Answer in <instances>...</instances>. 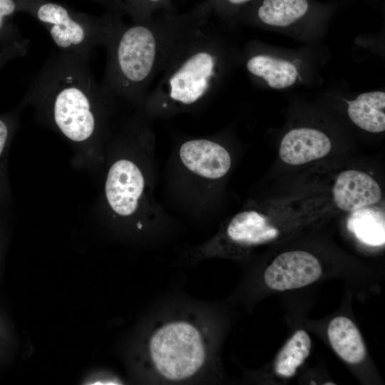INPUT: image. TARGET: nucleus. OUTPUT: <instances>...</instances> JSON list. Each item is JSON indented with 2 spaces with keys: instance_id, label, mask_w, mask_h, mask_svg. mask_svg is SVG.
<instances>
[{
  "instance_id": "obj_1",
  "label": "nucleus",
  "mask_w": 385,
  "mask_h": 385,
  "mask_svg": "<svg viewBox=\"0 0 385 385\" xmlns=\"http://www.w3.org/2000/svg\"><path fill=\"white\" fill-rule=\"evenodd\" d=\"M217 319L211 304L173 299L155 307L130 352L138 380L148 384L211 382L217 377Z\"/></svg>"
},
{
  "instance_id": "obj_2",
  "label": "nucleus",
  "mask_w": 385,
  "mask_h": 385,
  "mask_svg": "<svg viewBox=\"0 0 385 385\" xmlns=\"http://www.w3.org/2000/svg\"><path fill=\"white\" fill-rule=\"evenodd\" d=\"M90 55L61 51L51 55L23 100L46 124L83 148L103 138L113 99L94 77Z\"/></svg>"
},
{
  "instance_id": "obj_3",
  "label": "nucleus",
  "mask_w": 385,
  "mask_h": 385,
  "mask_svg": "<svg viewBox=\"0 0 385 385\" xmlns=\"http://www.w3.org/2000/svg\"><path fill=\"white\" fill-rule=\"evenodd\" d=\"M205 24L206 18L199 14L131 24L120 21L105 46L103 89L113 98L143 106L150 85L179 45Z\"/></svg>"
},
{
  "instance_id": "obj_4",
  "label": "nucleus",
  "mask_w": 385,
  "mask_h": 385,
  "mask_svg": "<svg viewBox=\"0 0 385 385\" xmlns=\"http://www.w3.org/2000/svg\"><path fill=\"white\" fill-rule=\"evenodd\" d=\"M223 48L207 23L177 48L144 103L150 115L195 106L211 95L223 68Z\"/></svg>"
},
{
  "instance_id": "obj_5",
  "label": "nucleus",
  "mask_w": 385,
  "mask_h": 385,
  "mask_svg": "<svg viewBox=\"0 0 385 385\" xmlns=\"http://www.w3.org/2000/svg\"><path fill=\"white\" fill-rule=\"evenodd\" d=\"M20 11L36 19L58 51L90 53L105 47L121 21L117 14L94 16L51 0H21Z\"/></svg>"
},
{
  "instance_id": "obj_6",
  "label": "nucleus",
  "mask_w": 385,
  "mask_h": 385,
  "mask_svg": "<svg viewBox=\"0 0 385 385\" xmlns=\"http://www.w3.org/2000/svg\"><path fill=\"white\" fill-rule=\"evenodd\" d=\"M145 179L138 165L127 158L112 163L105 181V196L113 212L121 217L133 216L144 191Z\"/></svg>"
},
{
  "instance_id": "obj_7",
  "label": "nucleus",
  "mask_w": 385,
  "mask_h": 385,
  "mask_svg": "<svg viewBox=\"0 0 385 385\" xmlns=\"http://www.w3.org/2000/svg\"><path fill=\"white\" fill-rule=\"evenodd\" d=\"M321 274L320 263L314 255L295 250L277 256L265 270L263 278L269 288L284 291L310 284Z\"/></svg>"
},
{
  "instance_id": "obj_8",
  "label": "nucleus",
  "mask_w": 385,
  "mask_h": 385,
  "mask_svg": "<svg viewBox=\"0 0 385 385\" xmlns=\"http://www.w3.org/2000/svg\"><path fill=\"white\" fill-rule=\"evenodd\" d=\"M179 155L186 168L206 179H219L229 171L231 158L220 144L200 138L188 140L180 147Z\"/></svg>"
},
{
  "instance_id": "obj_9",
  "label": "nucleus",
  "mask_w": 385,
  "mask_h": 385,
  "mask_svg": "<svg viewBox=\"0 0 385 385\" xmlns=\"http://www.w3.org/2000/svg\"><path fill=\"white\" fill-rule=\"evenodd\" d=\"M278 234V230L269 223L264 215L255 210L243 211L232 218L223 232L202 245L210 246L227 241L250 247L272 240Z\"/></svg>"
},
{
  "instance_id": "obj_10",
  "label": "nucleus",
  "mask_w": 385,
  "mask_h": 385,
  "mask_svg": "<svg viewBox=\"0 0 385 385\" xmlns=\"http://www.w3.org/2000/svg\"><path fill=\"white\" fill-rule=\"evenodd\" d=\"M333 197L339 209L353 212L378 202L381 197V190L376 181L368 174L349 170L337 178Z\"/></svg>"
},
{
  "instance_id": "obj_11",
  "label": "nucleus",
  "mask_w": 385,
  "mask_h": 385,
  "mask_svg": "<svg viewBox=\"0 0 385 385\" xmlns=\"http://www.w3.org/2000/svg\"><path fill=\"white\" fill-rule=\"evenodd\" d=\"M332 148L329 138L320 130L301 128L289 131L283 137L279 154L290 165H301L327 155Z\"/></svg>"
},
{
  "instance_id": "obj_12",
  "label": "nucleus",
  "mask_w": 385,
  "mask_h": 385,
  "mask_svg": "<svg viewBox=\"0 0 385 385\" xmlns=\"http://www.w3.org/2000/svg\"><path fill=\"white\" fill-rule=\"evenodd\" d=\"M333 349L345 361L359 364L366 356V349L361 334L353 322L345 317L333 319L327 329Z\"/></svg>"
},
{
  "instance_id": "obj_13",
  "label": "nucleus",
  "mask_w": 385,
  "mask_h": 385,
  "mask_svg": "<svg viewBox=\"0 0 385 385\" xmlns=\"http://www.w3.org/2000/svg\"><path fill=\"white\" fill-rule=\"evenodd\" d=\"M347 113L354 123L371 133L385 130V93L372 91L348 101Z\"/></svg>"
},
{
  "instance_id": "obj_14",
  "label": "nucleus",
  "mask_w": 385,
  "mask_h": 385,
  "mask_svg": "<svg viewBox=\"0 0 385 385\" xmlns=\"http://www.w3.org/2000/svg\"><path fill=\"white\" fill-rule=\"evenodd\" d=\"M246 68L252 76L264 79L275 89L291 86L298 76L297 68L291 62L265 54L251 56Z\"/></svg>"
},
{
  "instance_id": "obj_15",
  "label": "nucleus",
  "mask_w": 385,
  "mask_h": 385,
  "mask_svg": "<svg viewBox=\"0 0 385 385\" xmlns=\"http://www.w3.org/2000/svg\"><path fill=\"white\" fill-rule=\"evenodd\" d=\"M384 213L376 207H364L353 211L347 228L362 242L380 246L385 242Z\"/></svg>"
},
{
  "instance_id": "obj_16",
  "label": "nucleus",
  "mask_w": 385,
  "mask_h": 385,
  "mask_svg": "<svg viewBox=\"0 0 385 385\" xmlns=\"http://www.w3.org/2000/svg\"><path fill=\"white\" fill-rule=\"evenodd\" d=\"M308 8L307 0H263L257 16L265 24L284 27L302 18Z\"/></svg>"
},
{
  "instance_id": "obj_17",
  "label": "nucleus",
  "mask_w": 385,
  "mask_h": 385,
  "mask_svg": "<svg viewBox=\"0 0 385 385\" xmlns=\"http://www.w3.org/2000/svg\"><path fill=\"white\" fill-rule=\"evenodd\" d=\"M311 345L309 334L304 330L297 331L276 357L275 372L283 377L292 376L309 356Z\"/></svg>"
},
{
  "instance_id": "obj_18",
  "label": "nucleus",
  "mask_w": 385,
  "mask_h": 385,
  "mask_svg": "<svg viewBox=\"0 0 385 385\" xmlns=\"http://www.w3.org/2000/svg\"><path fill=\"white\" fill-rule=\"evenodd\" d=\"M21 3V0H0V46L1 50L24 39L13 22L14 16L20 11Z\"/></svg>"
},
{
  "instance_id": "obj_19",
  "label": "nucleus",
  "mask_w": 385,
  "mask_h": 385,
  "mask_svg": "<svg viewBox=\"0 0 385 385\" xmlns=\"http://www.w3.org/2000/svg\"><path fill=\"white\" fill-rule=\"evenodd\" d=\"M166 0H106L108 6L128 13L133 22H142L151 19L154 6L165 4Z\"/></svg>"
},
{
  "instance_id": "obj_20",
  "label": "nucleus",
  "mask_w": 385,
  "mask_h": 385,
  "mask_svg": "<svg viewBox=\"0 0 385 385\" xmlns=\"http://www.w3.org/2000/svg\"><path fill=\"white\" fill-rule=\"evenodd\" d=\"M16 123L14 113L0 115V196L6 189V159Z\"/></svg>"
},
{
  "instance_id": "obj_21",
  "label": "nucleus",
  "mask_w": 385,
  "mask_h": 385,
  "mask_svg": "<svg viewBox=\"0 0 385 385\" xmlns=\"http://www.w3.org/2000/svg\"><path fill=\"white\" fill-rule=\"evenodd\" d=\"M29 44V41L24 39L7 47L4 53L0 57V68L10 60L25 55L28 51Z\"/></svg>"
},
{
  "instance_id": "obj_22",
  "label": "nucleus",
  "mask_w": 385,
  "mask_h": 385,
  "mask_svg": "<svg viewBox=\"0 0 385 385\" xmlns=\"http://www.w3.org/2000/svg\"><path fill=\"white\" fill-rule=\"evenodd\" d=\"M88 384H122L123 381L113 374H101L88 381Z\"/></svg>"
},
{
  "instance_id": "obj_23",
  "label": "nucleus",
  "mask_w": 385,
  "mask_h": 385,
  "mask_svg": "<svg viewBox=\"0 0 385 385\" xmlns=\"http://www.w3.org/2000/svg\"><path fill=\"white\" fill-rule=\"evenodd\" d=\"M229 3L234 5H240L246 3L250 0H227Z\"/></svg>"
},
{
  "instance_id": "obj_24",
  "label": "nucleus",
  "mask_w": 385,
  "mask_h": 385,
  "mask_svg": "<svg viewBox=\"0 0 385 385\" xmlns=\"http://www.w3.org/2000/svg\"><path fill=\"white\" fill-rule=\"evenodd\" d=\"M93 1H97L98 3H101V4H105V5L108 6L106 0H93Z\"/></svg>"
},
{
  "instance_id": "obj_25",
  "label": "nucleus",
  "mask_w": 385,
  "mask_h": 385,
  "mask_svg": "<svg viewBox=\"0 0 385 385\" xmlns=\"http://www.w3.org/2000/svg\"><path fill=\"white\" fill-rule=\"evenodd\" d=\"M6 48H4L0 51V57L2 56V55L4 53Z\"/></svg>"
}]
</instances>
